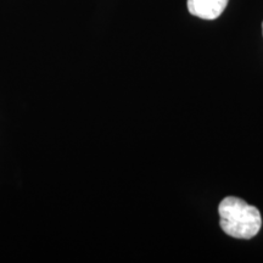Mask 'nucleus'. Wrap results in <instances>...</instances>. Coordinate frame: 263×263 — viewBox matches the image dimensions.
I'll use <instances>...</instances> for the list:
<instances>
[{"label": "nucleus", "mask_w": 263, "mask_h": 263, "mask_svg": "<svg viewBox=\"0 0 263 263\" xmlns=\"http://www.w3.org/2000/svg\"><path fill=\"white\" fill-rule=\"evenodd\" d=\"M218 212L222 230L233 238L251 239L261 229L262 217L258 210L238 197L223 199Z\"/></svg>", "instance_id": "obj_1"}, {"label": "nucleus", "mask_w": 263, "mask_h": 263, "mask_svg": "<svg viewBox=\"0 0 263 263\" xmlns=\"http://www.w3.org/2000/svg\"><path fill=\"white\" fill-rule=\"evenodd\" d=\"M229 0H188L189 12L202 20H216L224 11Z\"/></svg>", "instance_id": "obj_2"}, {"label": "nucleus", "mask_w": 263, "mask_h": 263, "mask_svg": "<svg viewBox=\"0 0 263 263\" xmlns=\"http://www.w3.org/2000/svg\"><path fill=\"white\" fill-rule=\"evenodd\" d=\"M262 31H263V24H262Z\"/></svg>", "instance_id": "obj_3"}]
</instances>
